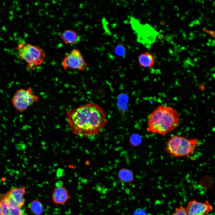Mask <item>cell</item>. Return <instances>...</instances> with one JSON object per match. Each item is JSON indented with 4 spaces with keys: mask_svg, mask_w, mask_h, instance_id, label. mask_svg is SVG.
Listing matches in <instances>:
<instances>
[{
    "mask_svg": "<svg viewBox=\"0 0 215 215\" xmlns=\"http://www.w3.org/2000/svg\"><path fill=\"white\" fill-rule=\"evenodd\" d=\"M61 65L65 70L70 68L82 71L88 66L81 52L77 49L72 50L64 57Z\"/></svg>",
    "mask_w": 215,
    "mask_h": 215,
    "instance_id": "obj_6",
    "label": "cell"
},
{
    "mask_svg": "<svg viewBox=\"0 0 215 215\" xmlns=\"http://www.w3.org/2000/svg\"><path fill=\"white\" fill-rule=\"evenodd\" d=\"M56 185L52 195L53 202L56 205L64 204L71 198L68 191L60 182H57Z\"/></svg>",
    "mask_w": 215,
    "mask_h": 215,
    "instance_id": "obj_9",
    "label": "cell"
},
{
    "mask_svg": "<svg viewBox=\"0 0 215 215\" xmlns=\"http://www.w3.org/2000/svg\"><path fill=\"white\" fill-rule=\"evenodd\" d=\"M66 118L73 133L80 136H95L108 123L106 113L99 105L89 103L68 110Z\"/></svg>",
    "mask_w": 215,
    "mask_h": 215,
    "instance_id": "obj_1",
    "label": "cell"
},
{
    "mask_svg": "<svg viewBox=\"0 0 215 215\" xmlns=\"http://www.w3.org/2000/svg\"><path fill=\"white\" fill-rule=\"evenodd\" d=\"M119 179L124 183H130L134 180L133 173L130 170L123 168L120 170L118 173Z\"/></svg>",
    "mask_w": 215,
    "mask_h": 215,
    "instance_id": "obj_15",
    "label": "cell"
},
{
    "mask_svg": "<svg viewBox=\"0 0 215 215\" xmlns=\"http://www.w3.org/2000/svg\"><path fill=\"white\" fill-rule=\"evenodd\" d=\"M115 54L120 57H124L127 53V47L126 44L122 42H119L115 46L114 49Z\"/></svg>",
    "mask_w": 215,
    "mask_h": 215,
    "instance_id": "obj_17",
    "label": "cell"
},
{
    "mask_svg": "<svg viewBox=\"0 0 215 215\" xmlns=\"http://www.w3.org/2000/svg\"><path fill=\"white\" fill-rule=\"evenodd\" d=\"M0 215H2V208H1V205L0 202Z\"/></svg>",
    "mask_w": 215,
    "mask_h": 215,
    "instance_id": "obj_21",
    "label": "cell"
},
{
    "mask_svg": "<svg viewBox=\"0 0 215 215\" xmlns=\"http://www.w3.org/2000/svg\"><path fill=\"white\" fill-rule=\"evenodd\" d=\"M28 206L31 212L35 215H41L43 212V205L38 200H33L30 203Z\"/></svg>",
    "mask_w": 215,
    "mask_h": 215,
    "instance_id": "obj_16",
    "label": "cell"
},
{
    "mask_svg": "<svg viewBox=\"0 0 215 215\" xmlns=\"http://www.w3.org/2000/svg\"><path fill=\"white\" fill-rule=\"evenodd\" d=\"M199 88L202 90H205V87L204 85L202 84H200L198 86Z\"/></svg>",
    "mask_w": 215,
    "mask_h": 215,
    "instance_id": "obj_20",
    "label": "cell"
},
{
    "mask_svg": "<svg viewBox=\"0 0 215 215\" xmlns=\"http://www.w3.org/2000/svg\"><path fill=\"white\" fill-rule=\"evenodd\" d=\"M138 60L139 65L144 67L151 68L153 66L155 62L154 56L148 51L140 54L138 57Z\"/></svg>",
    "mask_w": 215,
    "mask_h": 215,
    "instance_id": "obj_12",
    "label": "cell"
},
{
    "mask_svg": "<svg viewBox=\"0 0 215 215\" xmlns=\"http://www.w3.org/2000/svg\"><path fill=\"white\" fill-rule=\"evenodd\" d=\"M2 208V215H27L22 208L13 207L7 203L0 196Z\"/></svg>",
    "mask_w": 215,
    "mask_h": 215,
    "instance_id": "obj_11",
    "label": "cell"
},
{
    "mask_svg": "<svg viewBox=\"0 0 215 215\" xmlns=\"http://www.w3.org/2000/svg\"><path fill=\"white\" fill-rule=\"evenodd\" d=\"M60 37L65 43L69 44L75 43L78 39V36L76 33L71 29L64 30L61 33Z\"/></svg>",
    "mask_w": 215,
    "mask_h": 215,
    "instance_id": "obj_13",
    "label": "cell"
},
{
    "mask_svg": "<svg viewBox=\"0 0 215 215\" xmlns=\"http://www.w3.org/2000/svg\"><path fill=\"white\" fill-rule=\"evenodd\" d=\"M141 142V138L138 134L132 135L130 138L129 142L133 146H137L139 145Z\"/></svg>",
    "mask_w": 215,
    "mask_h": 215,
    "instance_id": "obj_18",
    "label": "cell"
},
{
    "mask_svg": "<svg viewBox=\"0 0 215 215\" xmlns=\"http://www.w3.org/2000/svg\"><path fill=\"white\" fill-rule=\"evenodd\" d=\"M129 98L125 93H121L118 96L117 101V108L119 113H124L128 109Z\"/></svg>",
    "mask_w": 215,
    "mask_h": 215,
    "instance_id": "obj_14",
    "label": "cell"
},
{
    "mask_svg": "<svg viewBox=\"0 0 215 215\" xmlns=\"http://www.w3.org/2000/svg\"><path fill=\"white\" fill-rule=\"evenodd\" d=\"M19 53V58L27 63V68L30 70L34 69L42 64L46 56L43 48L29 43L23 46Z\"/></svg>",
    "mask_w": 215,
    "mask_h": 215,
    "instance_id": "obj_4",
    "label": "cell"
},
{
    "mask_svg": "<svg viewBox=\"0 0 215 215\" xmlns=\"http://www.w3.org/2000/svg\"><path fill=\"white\" fill-rule=\"evenodd\" d=\"M138 32V39L144 44H149L154 41L156 31L150 26L144 25Z\"/></svg>",
    "mask_w": 215,
    "mask_h": 215,
    "instance_id": "obj_10",
    "label": "cell"
},
{
    "mask_svg": "<svg viewBox=\"0 0 215 215\" xmlns=\"http://www.w3.org/2000/svg\"><path fill=\"white\" fill-rule=\"evenodd\" d=\"M25 187L12 188L0 196L7 204L15 207L22 208L25 200L24 196L26 193Z\"/></svg>",
    "mask_w": 215,
    "mask_h": 215,
    "instance_id": "obj_7",
    "label": "cell"
},
{
    "mask_svg": "<svg viewBox=\"0 0 215 215\" xmlns=\"http://www.w3.org/2000/svg\"><path fill=\"white\" fill-rule=\"evenodd\" d=\"M185 209L187 215H207L213 207L208 201L201 202L193 199L188 203Z\"/></svg>",
    "mask_w": 215,
    "mask_h": 215,
    "instance_id": "obj_8",
    "label": "cell"
},
{
    "mask_svg": "<svg viewBox=\"0 0 215 215\" xmlns=\"http://www.w3.org/2000/svg\"><path fill=\"white\" fill-rule=\"evenodd\" d=\"M198 144L195 139H189L184 136L174 135L168 140L165 151L174 157L189 156L192 154Z\"/></svg>",
    "mask_w": 215,
    "mask_h": 215,
    "instance_id": "obj_3",
    "label": "cell"
},
{
    "mask_svg": "<svg viewBox=\"0 0 215 215\" xmlns=\"http://www.w3.org/2000/svg\"><path fill=\"white\" fill-rule=\"evenodd\" d=\"M171 215H187L185 208L182 206L176 208Z\"/></svg>",
    "mask_w": 215,
    "mask_h": 215,
    "instance_id": "obj_19",
    "label": "cell"
},
{
    "mask_svg": "<svg viewBox=\"0 0 215 215\" xmlns=\"http://www.w3.org/2000/svg\"><path fill=\"white\" fill-rule=\"evenodd\" d=\"M179 119L176 109L165 105H159L148 117L147 131L155 134L165 135L178 127Z\"/></svg>",
    "mask_w": 215,
    "mask_h": 215,
    "instance_id": "obj_2",
    "label": "cell"
},
{
    "mask_svg": "<svg viewBox=\"0 0 215 215\" xmlns=\"http://www.w3.org/2000/svg\"><path fill=\"white\" fill-rule=\"evenodd\" d=\"M39 100V96L34 94L31 87H29L16 90L12 98V102L16 110L22 112Z\"/></svg>",
    "mask_w": 215,
    "mask_h": 215,
    "instance_id": "obj_5",
    "label": "cell"
}]
</instances>
